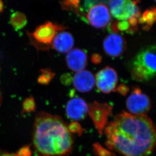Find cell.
Instances as JSON below:
<instances>
[{"label": "cell", "mask_w": 156, "mask_h": 156, "mask_svg": "<svg viewBox=\"0 0 156 156\" xmlns=\"http://www.w3.org/2000/svg\"><path fill=\"white\" fill-rule=\"evenodd\" d=\"M118 77L114 69L106 67L98 73L95 78V83L101 91L109 93L116 88Z\"/></svg>", "instance_id": "obj_7"}, {"label": "cell", "mask_w": 156, "mask_h": 156, "mask_svg": "<svg viewBox=\"0 0 156 156\" xmlns=\"http://www.w3.org/2000/svg\"><path fill=\"white\" fill-rule=\"evenodd\" d=\"M88 110L87 104L80 98L71 99L66 105V114L69 118L72 120H80L84 119Z\"/></svg>", "instance_id": "obj_10"}, {"label": "cell", "mask_w": 156, "mask_h": 156, "mask_svg": "<svg viewBox=\"0 0 156 156\" xmlns=\"http://www.w3.org/2000/svg\"><path fill=\"white\" fill-rule=\"evenodd\" d=\"M95 84V78L91 73L82 70L77 72L74 78V85L76 89L82 92L89 91Z\"/></svg>", "instance_id": "obj_12"}, {"label": "cell", "mask_w": 156, "mask_h": 156, "mask_svg": "<svg viewBox=\"0 0 156 156\" xmlns=\"http://www.w3.org/2000/svg\"><path fill=\"white\" fill-rule=\"evenodd\" d=\"M95 153L98 156H116L114 153L104 149L99 144H94Z\"/></svg>", "instance_id": "obj_18"}, {"label": "cell", "mask_w": 156, "mask_h": 156, "mask_svg": "<svg viewBox=\"0 0 156 156\" xmlns=\"http://www.w3.org/2000/svg\"><path fill=\"white\" fill-rule=\"evenodd\" d=\"M118 91L122 95H125L128 91V88L124 85H121L117 89Z\"/></svg>", "instance_id": "obj_22"}, {"label": "cell", "mask_w": 156, "mask_h": 156, "mask_svg": "<svg viewBox=\"0 0 156 156\" xmlns=\"http://www.w3.org/2000/svg\"><path fill=\"white\" fill-rule=\"evenodd\" d=\"M64 29L65 27L62 26L47 22L37 27L33 34V36L39 43L49 45L53 41L56 33Z\"/></svg>", "instance_id": "obj_8"}, {"label": "cell", "mask_w": 156, "mask_h": 156, "mask_svg": "<svg viewBox=\"0 0 156 156\" xmlns=\"http://www.w3.org/2000/svg\"><path fill=\"white\" fill-rule=\"evenodd\" d=\"M86 17L89 23L97 29L106 27L111 20L108 7L102 3L91 6L87 12Z\"/></svg>", "instance_id": "obj_6"}, {"label": "cell", "mask_w": 156, "mask_h": 156, "mask_svg": "<svg viewBox=\"0 0 156 156\" xmlns=\"http://www.w3.org/2000/svg\"><path fill=\"white\" fill-rule=\"evenodd\" d=\"M155 2H156V0H155Z\"/></svg>", "instance_id": "obj_26"}, {"label": "cell", "mask_w": 156, "mask_h": 156, "mask_svg": "<svg viewBox=\"0 0 156 156\" xmlns=\"http://www.w3.org/2000/svg\"><path fill=\"white\" fill-rule=\"evenodd\" d=\"M66 62L70 69L79 72L84 69L87 64V54L82 50L74 49L68 52Z\"/></svg>", "instance_id": "obj_11"}, {"label": "cell", "mask_w": 156, "mask_h": 156, "mask_svg": "<svg viewBox=\"0 0 156 156\" xmlns=\"http://www.w3.org/2000/svg\"><path fill=\"white\" fill-rule=\"evenodd\" d=\"M106 146L125 156H147L156 147V127L146 115L123 112L105 128Z\"/></svg>", "instance_id": "obj_1"}, {"label": "cell", "mask_w": 156, "mask_h": 156, "mask_svg": "<svg viewBox=\"0 0 156 156\" xmlns=\"http://www.w3.org/2000/svg\"><path fill=\"white\" fill-rule=\"evenodd\" d=\"M26 15L20 12H14L11 15L9 23L15 30L23 29L27 23Z\"/></svg>", "instance_id": "obj_16"}, {"label": "cell", "mask_w": 156, "mask_h": 156, "mask_svg": "<svg viewBox=\"0 0 156 156\" xmlns=\"http://www.w3.org/2000/svg\"><path fill=\"white\" fill-rule=\"evenodd\" d=\"M74 45L72 35L68 32H62L56 35L53 41V47L61 53L69 52Z\"/></svg>", "instance_id": "obj_14"}, {"label": "cell", "mask_w": 156, "mask_h": 156, "mask_svg": "<svg viewBox=\"0 0 156 156\" xmlns=\"http://www.w3.org/2000/svg\"><path fill=\"white\" fill-rule=\"evenodd\" d=\"M0 156H17L15 154L4 153L0 155Z\"/></svg>", "instance_id": "obj_24"}, {"label": "cell", "mask_w": 156, "mask_h": 156, "mask_svg": "<svg viewBox=\"0 0 156 156\" xmlns=\"http://www.w3.org/2000/svg\"><path fill=\"white\" fill-rule=\"evenodd\" d=\"M103 47L108 55L111 57H118L126 50V40L120 35L112 34L106 37L104 40Z\"/></svg>", "instance_id": "obj_9"}, {"label": "cell", "mask_w": 156, "mask_h": 156, "mask_svg": "<svg viewBox=\"0 0 156 156\" xmlns=\"http://www.w3.org/2000/svg\"><path fill=\"white\" fill-rule=\"evenodd\" d=\"M131 77L135 81H148L156 76V45L141 50L129 66Z\"/></svg>", "instance_id": "obj_3"}, {"label": "cell", "mask_w": 156, "mask_h": 156, "mask_svg": "<svg viewBox=\"0 0 156 156\" xmlns=\"http://www.w3.org/2000/svg\"><path fill=\"white\" fill-rule=\"evenodd\" d=\"M92 60L94 63H98L99 62H101V57L99 54H94L92 57Z\"/></svg>", "instance_id": "obj_23"}, {"label": "cell", "mask_w": 156, "mask_h": 156, "mask_svg": "<svg viewBox=\"0 0 156 156\" xmlns=\"http://www.w3.org/2000/svg\"><path fill=\"white\" fill-rule=\"evenodd\" d=\"M16 154L18 156H31L32 151L29 146H26L21 147Z\"/></svg>", "instance_id": "obj_20"}, {"label": "cell", "mask_w": 156, "mask_h": 156, "mask_svg": "<svg viewBox=\"0 0 156 156\" xmlns=\"http://www.w3.org/2000/svg\"><path fill=\"white\" fill-rule=\"evenodd\" d=\"M34 143L42 155L60 156L71 151L73 141L69 128L62 118L42 112L35 119Z\"/></svg>", "instance_id": "obj_2"}, {"label": "cell", "mask_w": 156, "mask_h": 156, "mask_svg": "<svg viewBox=\"0 0 156 156\" xmlns=\"http://www.w3.org/2000/svg\"><path fill=\"white\" fill-rule=\"evenodd\" d=\"M112 108L108 104H96L92 108V116L99 132L105 127Z\"/></svg>", "instance_id": "obj_13"}, {"label": "cell", "mask_w": 156, "mask_h": 156, "mask_svg": "<svg viewBox=\"0 0 156 156\" xmlns=\"http://www.w3.org/2000/svg\"><path fill=\"white\" fill-rule=\"evenodd\" d=\"M128 110L134 115H146L151 108L150 99L138 88H135L126 101Z\"/></svg>", "instance_id": "obj_4"}, {"label": "cell", "mask_w": 156, "mask_h": 156, "mask_svg": "<svg viewBox=\"0 0 156 156\" xmlns=\"http://www.w3.org/2000/svg\"><path fill=\"white\" fill-rule=\"evenodd\" d=\"M138 22L144 25L145 30H149L156 22V8H151L145 11L140 17Z\"/></svg>", "instance_id": "obj_15"}, {"label": "cell", "mask_w": 156, "mask_h": 156, "mask_svg": "<svg viewBox=\"0 0 156 156\" xmlns=\"http://www.w3.org/2000/svg\"><path fill=\"white\" fill-rule=\"evenodd\" d=\"M4 9V4L1 0H0V12H2Z\"/></svg>", "instance_id": "obj_25"}, {"label": "cell", "mask_w": 156, "mask_h": 156, "mask_svg": "<svg viewBox=\"0 0 156 156\" xmlns=\"http://www.w3.org/2000/svg\"><path fill=\"white\" fill-rule=\"evenodd\" d=\"M117 27L118 32L122 31L127 32L129 33L131 27L128 21L127 20H122L121 21H117Z\"/></svg>", "instance_id": "obj_19"}, {"label": "cell", "mask_w": 156, "mask_h": 156, "mask_svg": "<svg viewBox=\"0 0 156 156\" xmlns=\"http://www.w3.org/2000/svg\"><path fill=\"white\" fill-rule=\"evenodd\" d=\"M34 102L33 101V99H27L24 102L23 105L24 110L26 111H30V109H33V108H34Z\"/></svg>", "instance_id": "obj_21"}, {"label": "cell", "mask_w": 156, "mask_h": 156, "mask_svg": "<svg viewBox=\"0 0 156 156\" xmlns=\"http://www.w3.org/2000/svg\"><path fill=\"white\" fill-rule=\"evenodd\" d=\"M80 0H63L62 2V7L65 10L79 12Z\"/></svg>", "instance_id": "obj_17"}, {"label": "cell", "mask_w": 156, "mask_h": 156, "mask_svg": "<svg viewBox=\"0 0 156 156\" xmlns=\"http://www.w3.org/2000/svg\"><path fill=\"white\" fill-rule=\"evenodd\" d=\"M109 4L112 14L117 20H126L133 15L140 13L136 1L109 0Z\"/></svg>", "instance_id": "obj_5"}]
</instances>
